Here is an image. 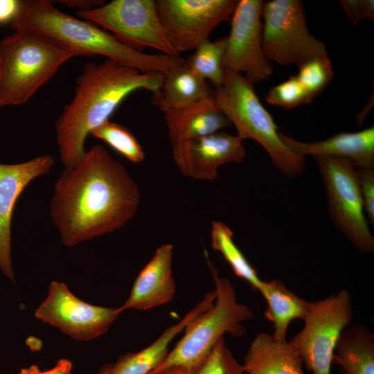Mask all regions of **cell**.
Segmentation results:
<instances>
[{"instance_id": "cell-18", "label": "cell", "mask_w": 374, "mask_h": 374, "mask_svg": "<svg viewBox=\"0 0 374 374\" xmlns=\"http://www.w3.org/2000/svg\"><path fill=\"white\" fill-rule=\"evenodd\" d=\"M170 144L204 136L231 125L213 93L186 107L163 112Z\"/></svg>"}, {"instance_id": "cell-10", "label": "cell", "mask_w": 374, "mask_h": 374, "mask_svg": "<svg viewBox=\"0 0 374 374\" xmlns=\"http://www.w3.org/2000/svg\"><path fill=\"white\" fill-rule=\"evenodd\" d=\"M76 15L101 26L137 51L149 47L162 54L179 55L166 37L154 0H113L89 10L78 11Z\"/></svg>"}, {"instance_id": "cell-21", "label": "cell", "mask_w": 374, "mask_h": 374, "mask_svg": "<svg viewBox=\"0 0 374 374\" xmlns=\"http://www.w3.org/2000/svg\"><path fill=\"white\" fill-rule=\"evenodd\" d=\"M208 82L193 72L185 62L164 75L152 103L163 112L180 109L213 95Z\"/></svg>"}, {"instance_id": "cell-16", "label": "cell", "mask_w": 374, "mask_h": 374, "mask_svg": "<svg viewBox=\"0 0 374 374\" xmlns=\"http://www.w3.org/2000/svg\"><path fill=\"white\" fill-rule=\"evenodd\" d=\"M173 246L158 247L151 260L137 275L130 295L120 311L148 310L166 304L174 298L176 284L172 275Z\"/></svg>"}, {"instance_id": "cell-31", "label": "cell", "mask_w": 374, "mask_h": 374, "mask_svg": "<svg viewBox=\"0 0 374 374\" xmlns=\"http://www.w3.org/2000/svg\"><path fill=\"white\" fill-rule=\"evenodd\" d=\"M339 3L354 25L363 19H374L373 0H341Z\"/></svg>"}, {"instance_id": "cell-30", "label": "cell", "mask_w": 374, "mask_h": 374, "mask_svg": "<svg viewBox=\"0 0 374 374\" xmlns=\"http://www.w3.org/2000/svg\"><path fill=\"white\" fill-rule=\"evenodd\" d=\"M357 175L364 213L372 226L374 225V167L357 168Z\"/></svg>"}, {"instance_id": "cell-32", "label": "cell", "mask_w": 374, "mask_h": 374, "mask_svg": "<svg viewBox=\"0 0 374 374\" xmlns=\"http://www.w3.org/2000/svg\"><path fill=\"white\" fill-rule=\"evenodd\" d=\"M71 362L66 359H62L51 369L41 371L37 365H31L21 368L18 374H71Z\"/></svg>"}, {"instance_id": "cell-26", "label": "cell", "mask_w": 374, "mask_h": 374, "mask_svg": "<svg viewBox=\"0 0 374 374\" xmlns=\"http://www.w3.org/2000/svg\"><path fill=\"white\" fill-rule=\"evenodd\" d=\"M90 134L106 143L132 163H139L145 159L143 149L135 136L121 124L108 120L94 129Z\"/></svg>"}, {"instance_id": "cell-1", "label": "cell", "mask_w": 374, "mask_h": 374, "mask_svg": "<svg viewBox=\"0 0 374 374\" xmlns=\"http://www.w3.org/2000/svg\"><path fill=\"white\" fill-rule=\"evenodd\" d=\"M139 186L100 144L64 168L54 186L50 215L62 244L73 247L125 226L140 204Z\"/></svg>"}, {"instance_id": "cell-7", "label": "cell", "mask_w": 374, "mask_h": 374, "mask_svg": "<svg viewBox=\"0 0 374 374\" xmlns=\"http://www.w3.org/2000/svg\"><path fill=\"white\" fill-rule=\"evenodd\" d=\"M353 319L351 296L346 289L310 302L303 319V328L290 341L299 353L308 371L330 374L337 341Z\"/></svg>"}, {"instance_id": "cell-27", "label": "cell", "mask_w": 374, "mask_h": 374, "mask_svg": "<svg viewBox=\"0 0 374 374\" xmlns=\"http://www.w3.org/2000/svg\"><path fill=\"white\" fill-rule=\"evenodd\" d=\"M296 75L306 91L314 98L332 80L334 72L328 55L310 58L299 66Z\"/></svg>"}, {"instance_id": "cell-36", "label": "cell", "mask_w": 374, "mask_h": 374, "mask_svg": "<svg viewBox=\"0 0 374 374\" xmlns=\"http://www.w3.org/2000/svg\"><path fill=\"white\" fill-rule=\"evenodd\" d=\"M112 364L103 366L97 374H111Z\"/></svg>"}, {"instance_id": "cell-22", "label": "cell", "mask_w": 374, "mask_h": 374, "mask_svg": "<svg viewBox=\"0 0 374 374\" xmlns=\"http://www.w3.org/2000/svg\"><path fill=\"white\" fill-rule=\"evenodd\" d=\"M332 364L339 374H374V335L366 326L355 323L341 332Z\"/></svg>"}, {"instance_id": "cell-11", "label": "cell", "mask_w": 374, "mask_h": 374, "mask_svg": "<svg viewBox=\"0 0 374 374\" xmlns=\"http://www.w3.org/2000/svg\"><path fill=\"white\" fill-rule=\"evenodd\" d=\"M237 0H156L166 37L177 55L195 50L212 31L229 19Z\"/></svg>"}, {"instance_id": "cell-2", "label": "cell", "mask_w": 374, "mask_h": 374, "mask_svg": "<svg viewBox=\"0 0 374 374\" xmlns=\"http://www.w3.org/2000/svg\"><path fill=\"white\" fill-rule=\"evenodd\" d=\"M164 75L142 73L106 59L86 63L77 78L74 96L55 123L60 161L64 168L75 166L86 151L87 136L105 121L130 93L145 89L154 93Z\"/></svg>"}, {"instance_id": "cell-15", "label": "cell", "mask_w": 374, "mask_h": 374, "mask_svg": "<svg viewBox=\"0 0 374 374\" xmlns=\"http://www.w3.org/2000/svg\"><path fill=\"white\" fill-rule=\"evenodd\" d=\"M53 157L42 154L15 164L0 163V270L14 280L11 260V221L17 200L35 179L48 174Z\"/></svg>"}, {"instance_id": "cell-9", "label": "cell", "mask_w": 374, "mask_h": 374, "mask_svg": "<svg viewBox=\"0 0 374 374\" xmlns=\"http://www.w3.org/2000/svg\"><path fill=\"white\" fill-rule=\"evenodd\" d=\"M262 50L267 60L283 66L296 64L327 55L324 44L307 27L300 0L263 2Z\"/></svg>"}, {"instance_id": "cell-19", "label": "cell", "mask_w": 374, "mask_h": 374, "mask_svg": "<svg viewBox=\"0 0 374 374\" xmlns=\"http://www.w3.org/2000/svg\"><path fill=\"white\" fill-rule=\"evenodd\" d=\"M215 299V291L207 293L185 317L166 328L148 347L136 353H128L112 364L111 374H150L163 361L169 346L175 337L201 314L211 308Z\"/></svg>"}, {"instance_id": "cell-28", "label": "cell", "mask_w": 374, "mask_h": 374, "mask_svg": "<svg viewBox=\"0 0 374 374\" xmlns=\"http://www.w3.org/2000/svg\"><path fill=\"white\" fill-rule=\"evenodd\" d=\"M190 374H245L242 364L227 347L224 337Z\"/></svg>"}, {"instance_id": "cell-17", "label": "cell", "mask_w": 374, "mask_h": 374, "mask_svg": "<svg viewBox=\"0 0 374 374\" xmlns=\"http://www.w3.org/2000/svg\"><path fill=\"white\" fill-rule=\"evenodd\" d=\"M281 139L293 152L313 157L346 159L358 168L374 167V127L355 132H339L323 141L310 143L293 139L280 131Z\"/></svg>"}, {"instance_id": "cell-12", "label": "cell", "mask_w": 374, "mask_h": 374, "mask_svg": "<svg viewBox=\"0 0 374 374\" xmlns=\"http://www.w3.org/2000/svg\"><path fill=\"white\" fill-rule=\"evenodd\" d=\"M122 312L119 308L91 305L75 296L68 286L52 281L35 317L70 337L90 341L108 331Z\"/></svg>"}, {"instance_id": "cell-6", "label": "cell", "mask_w": 374, "mask_h": 374, "mask_svg": "<svg viewBox=\"0 0 374 374\" xmlns=\"http://www.w3.org/2000/svg\"><path fill=\"white\" fill-rule=\"evenodd\" d=\"M205 256L215 286L214 303L185 328L183 337L150 374H159L175 367L193 371L225 334L242 337L246 332L242 322L253 317L247 305L238 302L230 280L220 276L206 251Z\"/></svg>"}, {"instance_id": "cell-23", "label": "cell", "mask_w": 374, "mask_h": 374, "mask_svg": "<svg viewBox=\"0 0 374 374\" xmlns=\"http://www.w3.org/2000/svg\"><path fill=\"white\" fill-rule=\"evenodd\" d=\"M267 303L265 318L273 324L272 335L278 340H287L290 323L295 319H303L310 305L289 290L281 281H264L259 291Z\"/></svg>"}, {"instance_id": "cell-29", "label": "cell", "mask_w": 374, "mask_h": 374, "mask_svg": "<svg viewBox=\"0 0 374 374\" xmlns=\"http://www.w3.org/2000/svg\"><path fill=\"white\" fill-rule=\"evenodd\" d=\"M313 99L296 75H292L285 81L273 86L265 96V100L269 104L287 109L310 103Z\"/></svg>"}, {"instance_id": "cell-20", "label": "cell", "mask_w": 374, "mask_h": 374, "mask_svg": "<svg viewBox=\"0 0 374 374\" xmlns=\"http://www.w3.org/2000/svg\"><path fill=\"white\" fill-rule=\"evenodd\" d=\"M242 364L245 374H305L294 346L265 332L255 336Z\"/></svg>"}, {"instance_id": "cell-8", "label": "cell", "mask_w": 374, "mask_h": 374, "mask_svg": "<svg viewBox=\"0 0 374 374\" xmlns=\"http://www.w3.org/2000/svg\"><path fill=\"white\" fill-rule=\"evenodd\" d=\"M314 158L335 225L360 252L373 253L374 237L364 213L356 167L346 159L326 156Z\"/></svg>"}, {"instance_id": "cell-25", "label": "cell", "mask_w": 374, "mask_h": 374, "mask_svg": "<svg viewBox=\"0 0 374 374\" xmlns=\"http://www.w3.org/2000/svg\"><path fill=\"white\" fill-rule=\"evenodd\" d=\"M226 45V37L201 43L186 60V65L202 78L210 82L215 88L220 87L225 78L222 59Z\"/></svg>"}, {"instance_id": "cell-5", "label": "cell", "mask_w": 374, "mask_h": 374, "mask_svg": "<svg viewBox=\"0 0 374 374\" xmlns=\"http://www.w3.org/2000/svg\"><path fill=\"white\" fill-rule=\"evenodd\" d=\"M222 113L242 141L258 142L268 153L274 166L285 176L296 177L305 170V157L290 150L283 141L280 131L262 105L253 88L241 73L225 70L222 84L213 90Z\"/></svg>"}, {"instance_id": "cell-3", "label": "cell", "mask_w": 374, "mask_h": 374, "mask_svg": "<svg viewBox=\"0 0 374 374\" xmlns=\"http://www.w3.org/2000/svg\"><path fill=\"white\" fill-rule=\"evenodd\" d=\"M10 26L13 30L43 33L65 46L76 56L102 55L142 73L165 75L185 61L179 55L150 54L134 49L95 24L62 12L48 0L19 1L18 12Z\"/></svg>"}, {"instance_id": "cell-33", "label": "cell", "mask_w": 374, "mask_h": 374, "mask_svg": "<svg viewBox=\"0 0 374 374\" xmlns=\"http://www.w3.org/2000/svg\"><path fill=\"white\" fill-rule=\"evenodd\" d=\"M19 7L18 0H0V24L10 22L15 17Z\"/></svg>"}, {"instance_id": "cell-35", "label": "cell", "mask_w": 374, "mask_h": 374, "mask_svg": "<svg viewBox=\"0 0 374 374\" xmlns=\"http://www.w3.org/2000/svg\"><path fill=\"white\" fill-rule=\"evenodd\" d=\"M192 371L184 367H175L167 369L159 374H190Z\"/></svg>"}, {"instance_id": "cell-24", "label": "cell", "mask_w": 374, "mask_h": 374, "mask_svg": "<svg viewBox=\"0 0 374 374\" xmlns=\"http://www.w3.org/2000/svg\"><path fill=\"white\" fill-rule=\"evenodd\" d=\"M211 240L213 249L222 255L234 274L247 281L253 290L259 292L264 280L259 278L256 269L235 243L230 227L221 221H213Z\"/></svg>"}, {"instance_id": "cell-13", "label": "cell", "mask_w": 374, "mask_h": 374, "mask_svg": "<svg viewBox=\"0 0 374 374\" xmlns=\"http://www.w3.org/2000/svg\"><path fill=\"white\" fill-rule=\"evenodd\" d=\"M262 0H240L231 16V30L222 59L224 70L240 73L252 84L272 74L262 50Z\"/></svg>"}, {"instance_id": "cell-4", "label": "cell", "mask_w": 374, "mask_h": 374, "mask_svg": "<svg viewBox=\"0 0 374 374\" xmlns=\"http://www.w3.org/2000/svg\"><path fill=\"white\" fill-rule=\"evenodd\" d=\"M76 55L51 37L17 30L0 40V107L26 103Z\"/></svg>"}, {"instance_id": "cell-34", "label": "cell", "mask_w": 374, "mask_h": 374, "mask_svg": "<svg viewBox=\"0 0 374 374\" xmlns=\"http://www.w3.org/2000/svg\"><path fill=\"white\" fill-rule=\"evenodd\" d=\"M57 3L70 8H77L78 11H87L102 6V0H61Z\"/></svg>"}, {"instance_id": "cell-14", "label": "cell", "mask_w": 374, "mask_h": 374, "mask_svg": "<svg viewBox=\"0 0 374 374\" xmlns=\"http://www.w3.org/2000/svg\"><path fill=\"white\" fill-rule=\"evenodd\" d=\"M242 141L237 135L218 132L172 145V157L184 176L212 181L220 166L244 160L247 152Z\"/></svg>"}]
</instances>
